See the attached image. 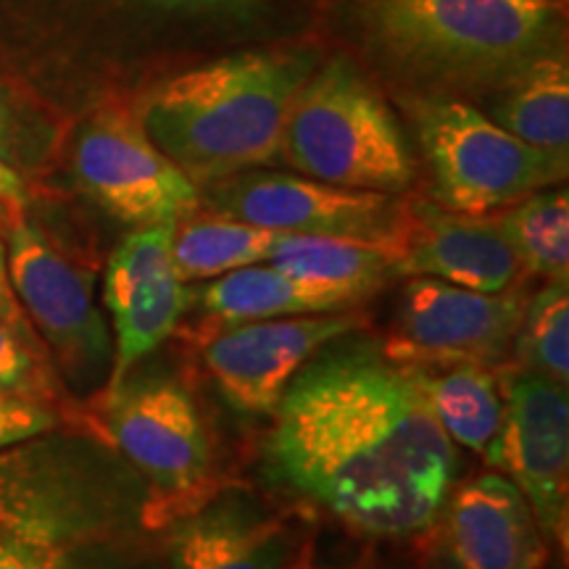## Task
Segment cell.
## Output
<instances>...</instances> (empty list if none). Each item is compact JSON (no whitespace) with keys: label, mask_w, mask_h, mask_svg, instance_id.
I'll return each mask as SVG.
<instances>
[{"label":"cell","mask_w":569,"mask_h":569,"mask_svg":"<svg viewBox=\"0 0 569 569\" xmlns=\"http://www.w3.org/2000/svg\"><path fill=\"white\" fill-rule=\"evenodd\" d=\"M459 465L411 369L365 330L306 361L261 440V472L274 488L377 540L432 532Z\"/></svg>","instance_id":"cell-1"},{"label":"cell","mask_w":569,"mask_h":569,"mask_svg":"<svg viewBox=\"0 0 569 569\" xmlns=\"http://www.w3.org/2000/svg\"><path fill=\"white\" fill-rule=\"evenodd\" d=\"M0 569H167L146 482L90 430L0 448Z\"/></svg>","instance_id":"cell-2"},{"label":"cell","mask_w":569,"mask_h":569,"mask_svg":"<svg viewBox=\"0 0 569 569\" xmlns=\"http://www.w3.org/2000/svg\"><path fill=\"white\" fill-rule=\"evenodd\" d=\"M317 63L306 46L232 53L156 84L134 113L156 148L203 188L280 161L284 119Z\"/></svg>","instance_id":"cell-3"},{"label":"cell","mask_w":569,"mask_h":569,"mask_svg":"<svg viewBox=\"0 0 569 569\" xmlns=\"http://www.w3.org/2000/svg\"><path fill=\"white\" fill-rule=\"evenodd\" d=\"M367 42L438 92H493L565 38L561 0H359Z\"/></svg>","instance_id":"cell-4"},{"label":"cell","mask_w":569,"mask_h":569,"mask_svg":"<svg viewBox=\"0 0 569 569\" xmlns=\"http://www.w3.org/2000/svg\"><path fill=\"white\" fill-rule=\"evenodd\" d=\"M280 161L338 188L403 196L417 180L409 138L348 56L317 63L284 119Z\"/></svg>","instance_id":"cell-5"},{"label":"cell","mask_w":569,"mask_h":569,"mask_svg":"<svg viewBox=\"0 0 569 569\" xmlns=\"http://www.w3.org/2000/svg\"><path fill=\"white\" fill-rule=\"evenodd\" d=\"M90 432L130 465L148 490V522L163 530L217 490L213 448L193 390L172 367L142 359L96 396Z\"/></svg>","instance_id":"cell-6"},{"label":"cell","mask_w":569,"mask_h":569,"mask_svg":"<svg viewBox=\"0 0 569 569\" xmlns=\"http://www.w3.org/2000/svg\"><path fill=\"white\" fill-rule=\"evenodd\" d=\"M409 106L432 201L448 211L498 213L567 180L569 156L528 146L467 101L430 92Z\"/></svg>","instance_id":"cell-7"},{"label":"cell","mask_w":569,"mask_h":569,"mask_svg":"<svg viewBox=\"0 0 569 569\" xmlns=\"http://www.w3.org/2000/svg\"><path fill=\"white\" fill-rule=\"evenodd\" d=\"M6 261L17 301L61 382L98 396L113 369V338L92 293V274L63 256L24 213H11Z\"/></svg>","instance_id":"cell-8"},{"label":"cell","mask_w":569,"mask_h":569,"mask_svg":"<svg viewBox=\"0 0 569 569\" xmlns=\"http://www.w3.org/2000/svg\"><path fill=\"white\" fill-rule=\"evenodd\" d=\"M201 206L284 234L343 238L396 248L407 198L327 184L303 174L251 169L201 188Z\"/></svg>","instance_id":"cell-9"},{"label":"cell","mask_w":569,"mask_h":569,"mask_svg":"<svg viewBox=\"0 0 569 569\" xmlns=\"http://www.w3.org/2000/svg\"><path fill=\"white\" fill-rule=\"evenodd\" d=\"M528 293H478L427 277H409L398 296L382 351L401 367L509 365Z\"/></svg>","instance_id":"cell-10"},{"label":"cell","mask_w":569,"mask_h":569,"mask_svg":"<svg viewBox=\"0 0 569 569\" xmlns=\"http://www.w3.org/2000/svg\"><path fill=\"white\" fill-rule=\"evenodd\" d=\"M71 172L92 203L130 227L182 222L201 206V188L122 106L96 111L80 127Z\"/></svg>","instance_id":"cell-11"},{"label":"cell","mask_w":569,"mask_h":569,"mask_svg":"<svg viewBox=\"0 0 569 569\" xmlns=\"http://www.w3.org/2000/svg\"><path fill=\"white\" fill-rule=\"evenodd\" d=\"M503 425L486 461L515 482L549 543L567 549L569 398L567 386L509 361L498 372Z\"/></svg>","instance_id":"cell-12"},{"label":"cell","mask_w":569,"mask_h":569,"mask_svg":"<svg viewBox=\"0 0 569 569\" xmlns=\"http://www.w3.org/2000/svg\"><path fill=\"white\" fill-rule=\"evenodd\" d=\"M365 311H332L253 319V322L206 325L196 330L203 367L219 393L243 415H272L293 377L319 348L365 330Z\"/></svg>","instance_id":"cell-13"},{"label":"cell","mask_w":569,"mask_h":569,"mask_svg":"<svg viewBox=\"0 0 569 569\" xmlns=\"http://www.w3.org/2000/svg\"><path fill=\"white\" fill-rule=\"evenodd\" d=\"M174 227L177 222L132 227L106 264L103 306L113 338L109 386L159 351L188 309V288L172 259Z\"/></svg>","instance_id":"cell-14"},{"label":"cell","mask_w":569,"mask_h":569,"mask_svg":"<svg viewBox=\"0 0 569 569\" xmlns=\"http://www.w3.org/2000/svg\"><path fill=\"white\" fill-rule=\"evenodd\" d=\"M167 569H290L301 530L248 488H217L161 530Z\"/></svg>","instance_id":"cell-15"},{"label":"cell","mask_w":569,"mask_h":569,"mask_svg":"<svg viewBox=\"0 0 569 569\" xmlns=\"http://www.w3.org/2000/svg\"><path fill=\"white\" fill-rule=\"evenodd\" d=\"M393 251L398 280L427 277L478 293H503L528 280L498 213L448 211L415 198Z\"/></svg>","instance_id":"cell-16"},{"label":"cell","mask_w":569,"mask_h":569,"mask_svg":"<svg viewBox=\"0 0 569 569\" xmlns=\"http://www.w3.org/2000/svg\"><path fill=\"white\" fill-rule=\"evenodd\" d=\"M432 530H440L453 569H543L549 561L530 503L496 469L457 482Z\"/></svg>","instance_id":"cell-17"},{"label":"cell","mask_w":569,"mask_h":569,"mask_svg":"<svg viewBox=\"0 0 569 569\" xmlns=\"http://www.w3.org/2000/svg\"><path fill=\"white\" fill-rule=\"evenodd\" d=\"M367 301V296L351 288L303 280L269 261L213 277L201 288H188V309L190 306L201 309L209 325L332 315V311L359 309Z\"/></svg>","instance_id":"cell-18"},{"label":"cell","mask_w":569,"mask_h":569,"mask_svg":"<svg viewBox=\"0 0 569 569\" xmlns=\"http://www.w3.org/2000/svg\"><path fill=\"white\" fill-rule=\"evenodd\" d=\"M486 113L528 146L569 156V67L565 48L540 56L496 88Z\"/></svg>","instance_id":"cell-19"},{"label":"cell","mask_w":569,"mask_h":569,"mask_svg":"<svg viewBox=\"0 0 569 569\" xmlns=\"http://www.w3.org/2000/svg\"><path fill=\"white\" fill-rule=\"evenodd\" d=\"M409 369L448 440L486 459L503 425V393L496 369L480 365Z\"/></svg>","instance_id":"cell-20"},{"label":"cell","mask_w":569,"mask_h":569,"mask_svg":"<svg viewBox=\"0 0 569 569\" xmlns=\"http://www.w3.org/2000/svg\"><path fill=\"white\" fill-rule=\"evenodd\" d=\"M269 264L303 280L351 288L372 298L396 277V251L390 246L361 243L315 234H277Z\"/></svg>","instance_id":"cell-21"},{"label":"cell","mask_w":569,"mask_h":569,"mask_svg":"<svg viewBox=\"0 0 569 569\" xmlns=\"http://www.w3.org/2000/svg\"><path fill=\"white\" fill-rule=\"evenodd\" d=\"M277 234L222 213H190L174 227L172 259L180 280L206 282L234 269L264 264L277 243Z\"/></svg>","instance_id":"cell-22"},{"label":"cell","mask_w":569,"mask_h":569,"mask_svg":"<svg viewBox=\"0 0 569 569\" xmlns=\"http://www.w3.org/2000/svg\"><path fill=\"white\" fill-rule=\"evenodd\" d=\"M525 277L569 280V196L565 188H543L498 211Z\"/></svg>","instance_id":"cell-23"},{"label":"cell","mask_w":569,"mask_h":569,"mask_svg":"<svg viewBox=\"0 0 569 569\" xmlns=\"http://www.w3.org/2000/svg\"><path fill=\"white\" fill-rule=\"evenodd\" d=\"M515 365L532 369L549 380L569 382V280H551L528 298L519 325Z\"/></svg>","instance_id":"cell-24"},{"label":"cell","mask_w":569,"mask_h":569,"mask_svg":"<svg viewBox=\"0 0 569 569\" xmlns=\"http://www.w3.org/2000/svg\"><path fill=\"white\" fill-rule=\"evenodd\" d=\"M0 393L48 403L69 417L67 386L56 372L51 356L32 330H21L0 319Z\"/></svg>","instance_id":"cell-25"},{"label":"cell","mask_w":569,"mask_h":569,"mask_svg":"<svg viewBox=\"0 0 569 569\" xmlns=\"http://www.w3.org/2000/svg\"><path fill=\"white\" fill-rule=\"evenodd\" d=\"M63 417H67L63 411L48 407V403L0 393V448L24 443V440L59 430Z\"/></svg>","instance_id":"cell-26"},{"label":"cell","mask_w":569,"mask_h":569,"mask_svg":"<svg viewBox=\"0 0 569 569\" xmlns=\"http://www.w3.org/2000/svg\"><path fill=\"white\" fill-rule=\"evenodd\" d=\"M140 3H148L161 11L182 13H248L261 0H140Z\"/></svg>","instance_id":"cell-27"},{"label":"cell","mask_w":569,"mask_h":569,"mask_svg":"<svg viewBox=\"0 0 569 569\" xmlns=\"http://www.w3.org/2000/svg\"><path fill=\"white\" fill-rule=\"evenodd\" d=\"M0 159L9 161L11 167L24 159V127L3 90H0Z\"/></svg>","instance_id":"cell-28"},{"label":"cell","mask_w":569,"mask_h":569,"mask_svg":"<svg viewBox=\"0 0 569 569\" xmlns=\"http://www.w3.org/2000/svg\"><path fill=\"white\" fill-rule=\"evenodd\" d=\"M0 319L9 322L13 327H21V330H32L30 319H27L24 309H21L17 301V293L11 288V277H9V261H6V240L0 234ZM34 332V330H32ZM38 336V332H34Z\"/></svg>","instance_id":"cell-29"},{"label":"cell","mask_w":569,"mask_h":569,"mask_svg":"<svg viewBox=\"0 0 569 569\" xmlns=\"http://www.w3.org/2000/svg\"><path fill=\"white\" fill-rule=\"evenodd\" d=\"M27 206V188L21 180L19 169L11 167L9 161L0 159V209L9 213L24 211Z\"/></svg>","instance_id":"cell-30"},{"label":"cell","mask_w":569,"mask_h":569,"mask_svg":"<svg viewBox=\"0 0 569 569\" xmlns=\"http://www.w3.org/2000/svg\"><path fill=\"white\" fill-rule=\"evenodd\" d=\"M290 569H303V567H301V565H298V561H296V565H293V567H290Z\"/></svg>","instance_id":"cell-31"}]
</instances>
